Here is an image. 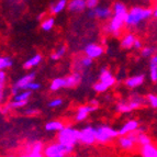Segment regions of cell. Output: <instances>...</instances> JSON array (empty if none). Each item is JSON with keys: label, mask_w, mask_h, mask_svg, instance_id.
<instances>
[{"label": "cell", "mask_w": 157, "mask_h": 157, "mask_svg": "<svg viewBox=\"0 0 157 157\" xmlns=\"http://www.w3.org/2000/svg\"><path fill=\"white\" fill-rule=\"evenodd\" d=\"M113 16L108 21V23L103 28V31L107 34H110L112 36L118 37L121 35L123 28L125 26V19L128 16V9L123 2L117 1L112 6Z\"/></svg>", "instance_id": "obj_1"}, {"label": "cell", "mask_w": 157, "mask_h": 157, "mask_svg": "<svg viewBox=\"0 0 157 157\" xmlns=\"http://www.w3.org/2000/svg\"><path fill=\"white\" fill-rule=\"evenodd\" d=\"M154 17V11L151 8L144 7H133L128 10L125 19V28L128 29H139V26L144 24L149 19Z\"/></svg>", "instance_id": "obj_2"}, {"label": "cell", "mask_w": 157, "mask_h": 157, "mask_svg": "<svg viewBox=\"0 0 157 157\" xmlns=\"http://www.w3.org/2000/svg\"><path fill=\"white\" fill-rule=\"evenodd\" d=\"M80 137V130L73 128V126H65L57 133V142L65 145H75L79 142Z\"/></svg>", "instance_id": "obj_3"}, {"label": "cell", "mask_w": 157, "mask_h": 157, "mask_svg": "<svg viewBox=\"0 0 157 157\" xmlns=\"http://www.w3.org/2000/svg\"><path fill=\"white\" fill-rule=\"evenodd\" d=\"M96 136H97V143H99V144H107L111 140L120 136V134H119V130H115V128H111V126L100 125L97 128Z\"/></svg>", "instance_id": "obj_4"}, {"label": "cell", "mask_w": 157, "mask_h": 157, "mask_svg": "<svg viewBox=\"0 0 157 157\" xmlns=\"http://www.w3.org/2000/svg\"><path fill=\"white\" fill-rule=\"evenodd\" d=\"M87 16L89 19H99L102 21L105 20H110L113 16L112 8L108 7V6H98L94 9H88Z\"/></svg>", "instance_id": "obj_5"}, {"label": "cell", "mask_w": 157, "mask_h": 157, "mask_svg": "<svg viewBox=\"0 0 157 157\" xmlns=\"http://www.w3.org/2000/svg\"><path fill=\"white\" fill-rule=\"evenodd\" d=\"M97 128H94L91 125L85 126L80 130V137H79V143L84 145H94L97 143Z\"/></svg>", "instance_id": "obj_6"}, {"label": "cell", "mask_w": 157, "mask_h": 157, "mask_svg": "<svg viewBox=\"0 0 157 157\" xmlns=\"http://www.w3.org/2000/svg\"><path fill=\"white\" fill-rule=\"evenodd\" d=\"M84 53H85V55L88 56V57L92 58V59H97V58L101 57V56L103 55L105 48H103L102 45L98 44V43L91 42L85 45Z\"/></svg>", "instance_id": "obj_7"}, {"label": "cell", "mask_w": 157, "mask_h": 157, "mask_svg": "<svg viewBox=\"0 0 157 157\" xmlns=\"http://www.w3.org/2000/svg\"><path fill=\"white\" fill-rule=\"evenodd\" d=\"M97 109H98L97 107H94V105H80L76 111L75 120H76L77 122H82V121H85L88 118V115H89L90 113L94 112V111L97 110Z\"/></svg>", "instance_id": "obj_8"}, {"label": "cell", "mask_w": 157, "mask_h": 157, "mask_svg": "<svg viewBox=\"0 0 157 157\" xmlns=\"http://www.w3.org/2000/svg\"><path fill=\"white\" fill-rule=\"evenodd\" d=\"M67 8L71 13L84 12L87 9V2L86 0H69Z\"/></svg>", "instance_id": "obj_9"}, {"label": "cell", "mask_w": 157, "mask_h": 157, "mask_svg": "<svg viewBox=\"0 0 157 157\" xmlns=\"http://www.w3.org/2000/svg\"><path fill=\"white\" fill-rule=\"evenodd\" d=\"M139 128H140L139 121L128 120V121H126L125 123L122 125V128L119 130V134H120V136L128 135V134L132 133V132L137 131V130H139Z\"/></svg>", "instance_id": "obj_10"}, {"label": "cell", "mask_w": 157, "mask_h": 157, "mask_svg": "<svg viewBox=\"0 0 157 157\" xmlns=\"http://www.w3.org/2000/svg\"><path fill=\"white\" fill-rule=\"evenodd\" d=\"M34 79H35V73H34V71H31V73H28V74H25L24 76L20 77V78L13 84V86L17 87V88L20 90L21 89L24 90L25 89V87L28 86L30 82L34 81Z\"/></svg>", "instance_id": "obj_11"}, {"label": "cell", "mask_w": 157, "mask_h": 157, "mask_svg": "<svg viewBox=\"0 0 157 157\" xmlns=\"http://www.w3.org/2000/svg\"><path fill=\"white\" fill-rule=\"evenodd\" d=\"M99 80L101 81V82H103V84L107 85L109 88L114 86L115 82H117V79H115V77L113 76V74L111 73L109 69H107V68H102L101 69V74H100Z\"/></svg>", "instance_id": "obj_12"}, {"label": "cell", "mask_w": 157, "mask_h": 157, "mask_svg": "<svg viewBox=\"0 0 157 157\" xmlns=\"http://www.w3.org/2000/svg\"><path fill=\"white\" fill-rule=\"evenodd\" d=\"M128 101V103H130V105H131L132 110L140 109V108H142L143 105H146V102H148L147 101V98L145 99L143 96H141V94H132Z\"/></svg>", "instance_id": "obj_13"}, {"label": "cell", "mask_w": 157, "mask_h": 157, "mask_svg": "<svg viewBox=\"0 0 157 157\" xmlns=\"http://www.w3.org/2000/svg\"><path fill=\"white\" fill-rule=\"evenodd\" d=\"M118 145L124 151H131V149L134 148V146L136 145V143L133 141L131 136L128 135H122L119 136L118 139Z\"/></svg>", "instance_id": "obj_14"}, {"label": "cell", "mask_w": 157, "mask_h": 157, "mask_svg": "<svg viewBox=\"0 0 157 157\" xmlns=\"http://www.w3.org/2000/svg\"><path fill=\"white\" fill-rule=\"evenodd\" d=\"M137 37L135 36V34L132 33V32H128V33L124 34L122 39H121L120 46L123 48V50H130V48H133L134 43H135V40Z\"/></svg>", "instance_id": "obj_15"}, {"label": "cell", "mask_w": 157, "mask_h": 157, "mask_svg": "<svg viewBox=\"0 0 157 157\" xmlns=\"http://www.w3.org/2000/svg\"><path fill=\"white\" fill-rule=\"evenodd\" d=\"M145 80L144 75H134V76L128 77L125 79V86L130 89H133V88H137V87L142 86L143 82Z\"/></svg>", "instance_id": "obj_16"}, {"label": "cell", "mask_w": 157, "mask_h": 157, "mask_svg": "<svg viewBox=\"0 0 157 157\" xmlns=\"http://www.w3.org/2000/svg\"><path fill=\"white\" fill-rule=\"evenodd\" d=\"M68 6L67 0H56L55 2H53L50 6V13L53 16H56V14H59L62 13Z\"/></svg>", "instance_id": "obj_17"}, {"label": "cell", "mask_w": 157, "mask_h": 157, "mask_svg": "<svg viewBox=\"0 0 157 157\" xmlns=\"http://www.w3.org/2000/svg\"><path fill=\"white\" fill-rule=\"evenodd\" d=\"M66 79V88H74L77 87L81 81V75L78 71H75L69 76L65 77Z\"/></svg>", "instance_id": "obj_18"}, {"label": "cell", "mask_w": 157, "mask_h": 157, "mask_svg": "<svg viewBox=\"0 0 157 157\" xmlns=\"http://www.w3.org/2000/svg\"><path fill=\"white\" fill-rule=\"evenodd\" d=\"M149 77L153 82H157V54L149 58Z\"/></svg>", "instance_id": "obj_19"}, {"label": "cell", "mask_w": 157, "mask_h": 157, "mask_svg": "<svg viewBox=\"0 0 157 157\" xmlns=\"http://www.w3.org/2000/svg\"><path fill=\"white\" fill-rule=\"evenodd\" d=\"M45 130L47 132H59L60 130H63L65 128L64 123L59 120H53V121H48L45 123Z\"/></svg>", "instance_id": "obj_20"}, {"label": "cell", "mask_w": 157, "mask_h": 157, "mask_svg": "<svg viewBox=\"0 0 157 157\" xmlns=\"http://www.w3.org/2000/svg\"><path fill=\"white\" fill-rule=\"evenodd\" d=\"M42 59H43V57L41 54H35V55L30 57L29 59L23 64V68L24 69H32V68L36 67V66H39L40 64L42 63Z\"/></svg>", "instance_id": "obj_21"}, {"label": "cell", "mask_w": 157, "mask_h": 157, "mask_svg": "<svg viewBox=\"0 0 157 157\" xmlns=\"http://www.w3.org/2000/svg\"><path fill=\"white\" fill-rule=\"evenodd\" d=\"M142 157H157V146L154 144H147L141 148Z\"/></svg>", "instance_id": "obj_22"}, {"label": "cell", "mask_w": 157, "mask_h": 157, "mask_svg": "<svg viewBox=\"0 0 157 157\" xmlns=\"http://www.w3.org/2000/svg\"><path fill=\"white\" fill-rule=\"evenodd\" d=\"M66 88V79L65 77H57L53 79L52 82L50 84V90L51 91H58L59 89Z\"/></svg>", "instance_id": "obj_23"}, {"label": "cell", "mask_w": 157, "mask_h": 157, "mask_svg": "<svg viewBox=\"0 0 157 157\" xmlns=\"http://www.w3.org/2000/svg\"><path fill=\"white\" fill-rule=\"evenodd\" d=\"M55 26V19L54 17H47V18L43 19L41 22V30L44 32H50L54 29Z\"/></svg>", "instance_id": "obj_24"}, {"label": "cell", "mask_w": 157, "mask_h": 157, "mask_svg": "<svg viewBox=\"0 0 157 157\" xmlns=\"http://www.w3.org/2000/svg\"><path fill=\"white\" fill-rule=\"evenodd\" d=\"M94 63V59L88 56H82L78 59V62H76V67L77 71H81V69H85V68H89L90 66Z\"/></svg>", "instance_id": "obj_25"}, {"label": "cell", "mask_w": 157, "mask_h": 157, "mask_svg": "<svg viewBox=\"0 0 157 157\" xmlns=\"http://www.w3.org/2000/svg\"><path fill=\"white\" fill-rule=\"evenodd\" d=\"M115 110L119 113H128V112L133 111L131 105H130V103H128V101H121V102H119V103H117Z\"/></svg>", "instance_id": "obj_26"}, {"label": "cell", "mask_w": 157, "mask_h": 157, "mask_svg": "<svg viewBox=\"0 0 157 157\" xmlns=\"http://www.w3.org/2000/svg\"><path fill=\"white\" fill-rule=\"evenodd\" d=\"M32 92L31 90H23V91H20L17 96L13 97V100H16V101H28L29 102L30 98L32 96Z\"/></svg>", "instance_id": "obj_27"}, {"label": "cell", "mask_w": 157, "mask_h": 157, "mask_svg": "<svg viewBox=\"0 0 157 157\" xmlns=\"http://www.w3.org/2000/svg\"><path fill=\"white\" fill-rule=\"evenodd\" d=\"M13 66V59L10 56H2L0 58V69L1 71H6L8 68Z\"/></svg>", "instance_id": "obj_28"}, {"label": "cell", "mask_w": 157, "mask_h": 157, "mask_svg": "<svg viewBox=\"0 0 157 157\" xmlns=\"http://www.w3.org/2000/svg\"><path fill=\"white\" fill-rule=\"evenodd\" d=\"M65 54H66V47L64 46V45H62V46L58 47L57 50L53 53V54H51V59L52 60H58L59 58L63 57Z\"/></svg>", "instance_id": "obj_29"}, {"label": "cell", "mask_w": 157, "mask_h": 157, "mask_svg": "<svg viewBox=\"0 0 157 157\" xmlns=\"http://www.w3.org/2000/svg\"><path fill=\"white\" fill-rule=\"evenodd\" d=\"M155 54V48L152 46H144L141 50V55L144 58H151Z\"/></svg>", "instance_id": "obj_30"}, {"label": "cell", "mask_w": 157, "mask_h": 157, "mask_svg": "<svg viewBox=\"0 0 157 157\" xmlns=\"http://www.w3.org/2000/svg\"><path fill=\"white\" fill-rule=\"evenodd\" d=\"M152 143V140L147 135L146 133H139V144L144 146V145L151 144Z\"/></svg>", "instance_id": "obj_31"}, {"label": "cell", "mask_w": 157, "mask_h": 157, "mask_svg": "<svg viewBox=\"0 0 157 157\" xmlns=\"http://www.w3.org/2000/svg\"><path fill=\"white\" fill-rule=\"evenodd\" d=\"M108 89H109V87L105 84H103V82H101L100 80L94 85V90L96 92H99V94H103V92H105Z\"/></svg>", "instance_id": "obj_32"}, {"label": "cell", "mask_w": 157, "mask_h": 157, "mask_svg": "<svg viewBox=\"0 0 157 157\" xmlns=\"http://www.w3.org/2000/svg\"><path fill=\"white\" fill-rule=\"evenodd\" d=\"M41 87H42V85L40 84V82H37V81H32V82H30L28 86L25 87V89L24 90H31V91H37V90L41 89Z\"/></svg>", "instance_id": "obj_33"}, {"label": "cell", "mask_w": 157, "mask_h": 157, "mask_svg": "<svg viewBox=\"0 0 157 157\" xmlns=\"http://www.w3.org/2000/svg\"><path fill=\"white\" fill-rule=\"evenodd\" d=\"M146 98H147V101H148L149 105H151L153 109H157V96L156 94H149Z\"/></svg>", "instance_id": "obj_34"}, {"label": "cell", "mask_w": 157, "mask_h": 157, "mask_svg": "<svg viewBox=\"0 0 157 157\" xmlns=\"http://www.w3.org/2000/svg\"><path fill=\"white\" fill-rule=\"evenodd\" d=\"M62 105H63V99H60V98H54V99H52L48 102V107L53 108V109L60 107Z\"/></svg>", "instance_id": "obj_35"}, {"label": "cell", "mask_w": 157, "mask_h": 157, "mask_svg": "<svg viewBox=\"0 0 157 157\" xmlns=\"http://www.w3.org/2000/svg\"><path fill=\"white\" fill-rule=\"evenodd\" d=\"M44 145H43L42 142H35L32 144V147H31V151H34V152H44ZM30 151V152H31Z\"/></svg>", "instance_id": "obj_36"}, {"label": "cell", "mask_w": 157, "mask_h": 157, "mask_svg": "<svg viewBox=\"0 0 157 157\" xmlns=\"http://www.w3.org/2000/svg\"><path fill=\"white\" fill-rule=\"evenodd\" d=\"M87 9H94L99 6V0H86Z\"/></svg>", "instance_id": "obj_37"}, {"label": "cell", "mask_w": 157, "mask_h": 157, "mask_svg": "<svg viewBox=\"0 0 157 157\" xmlns=\"http://www.w3.org/2000/svg\"><path fill=\"white\" fill-rule=\"evenodd\" d=\"M6 78H7V74H6L5 71H0V90L5 89Z\"/></svg>", "instance_id": "obj_38"}, {"label": "cell", "mask_w": 157, "mask_h": 157, "mask_svg": "<svg viewBox=\"0 0 157 157\" xmlns=\"http://www.w3.org/2000/svg\"><path fill=\"white\" fill-rule=\"evenodd\" d=\"M29 157H46L44 154V152H34L31 151L29 152Z\"/></svg>", "instance_id": "obj_39"}, {"label": "cell", "mask_w": 157, "mask_h": 157, "mask_svg": "<svg viewBox=\"0 0 157 157\" xmlns=\"http://www.w3.org/2000/svg\"><path fill=\"white\" fill-rule=\"evenodd\" d=\"M134 50H142L143 48V43L140 39H136L135 40V43H134V46H133Z\"/></svg>", "instance_id": "obj_40"}, {"label": "cell", "mask_w": 157, "mask_h": 157, "mask_svg": "<svg viewBox=\"0 0 157 157\" xmlns=\"http://www.w3.org/2000/svg\"><path fill=\"white\" fill-rule=\"evenodd\" d=\"M24 113H25V115H28V117H32V115L37 114L39 111H37L36 109H26V110L24 111Z\"/></svg>", "instance_id": "obj_41"}, {"label": "cell", "mask_w": 157, "mask_h": 157, "mask_svg": "<svg viewBox=\"0 0 157 157\" xmlns=\"http://www.w3.org/2000/svg\"><path fill=\"white\" fill-rule=\"evenodd\" d=\"M89 105H94V107H97L98 108V105H99V102H98V100L92 99L91 101L89 102Z\"/></svg>", "instance_id": "obj_42"}, {"label": "cell", "mask_w": 157, "mask_h": 157, "mask_svg": "<svg viewBox=\"0 0 157 157\" xmlns=\"http://www.w3.org/2000/svg\"><path fill=\"white\" fill-rule=\"evenodd\" d=\"M42 19H45V13H40L37 16V20H42Z\"/></svg>", "instance_id": "obj_43"}, {"label": "cell", "mask_w": 157, "mask_h": 157, "mask_svg": "<svg viewBox=\"0 0 157 157\" xmlns=\"http://www.w3.org/2000/svg\"><path fill=\"white\" fill-rule=\"evenodd\" d=\"M153 11H154V18L157 19V3L155 5V7H154V9H153Z\"/></svg>", "instance_id": "obj_44"}, {"label": "cell", "mask_w": 157, "mask_h": 157, "mask_svg": "<svg viewBox=\"0 0 157 157\" xmlns=\"http://www.w3.org/2000/svg\"><path fill=\"white\" fill-rule=\"evenodd\" d=\"M66 155L64 154H59V155H55V156H52V157H65Z\"/></svg>", "instance_id": "obj_45"}, {"label": "cell", "mask_w": 157, "mask_h": 157, "mask_svg": "<svg viewBox=\"0 0 157 157\" xmlns=\"http://www.w3.org/2000/svg\"><path fill=\"white\" fill-rule=\"evenodd\" d=\"M19 157H29V154H22V155H20Z\"/></svg>", "instance_id": "obj_46"}, {"label": "cell", "mask_w": 157, "mask_h": 157, "mask_svg": "<svg viewBox=\"0 0 157 157\" xmlns=\"http://www.w3.org/2000/svg\"><path fill=\"white\" fill-rule=\"evenodd\" d=\"M7 157H13V156H7Z\"/></svg>", "instance_id": "obj_47"}]
</instances>
